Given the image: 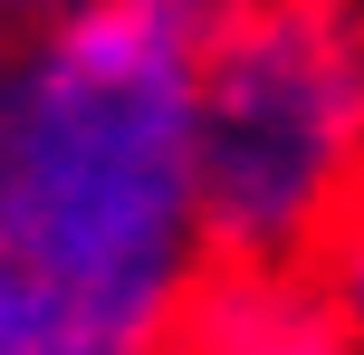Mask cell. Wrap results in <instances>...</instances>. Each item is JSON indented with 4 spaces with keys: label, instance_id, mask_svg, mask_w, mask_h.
Instances as JSON below:
<instances>
[{
    "label": "cell",
    "instance_id": "cell-1",
    "mask_svg": "<svg viewBox=\"0 0 364 355\" xmlns=\"http://www.w3.org/2000/svg\"><path fill=\"white\" fill-rule=\"evenodd\" d=\"M0 250L96 355H164L201 250V48L154 19H68L0 106Z\"/></svg>",
    "mask_w": 364,
    "mask_h": 355
},
{
    "label": "cell",
    "instance_id": "cell-2",
    "mask_svg": "<svg viewBox=\"0 0 364 355\" xmlns=\"http://www.w3.org/2000/svg\"><path fill=\"white\" fill-rule=\"evenodd\" d=\"M364 231V0H250L201 48L211 269L326 279Z\"/></svg>",
    "mask_w": 364,
    "mask_h": 355
},
{
    "label": "cell",
    "instance_id": "cell-3",
    "mask_svg": "<svg viewBox=\"0 0 364 355\" xmlns=\"http://www.w3.org/2000/svg\"><path fill=\"white\" fill-rule=\"evenodd\" d=\"M164 355H364V327L326 279L288 269H201Z\"/></svg>",
    "mask_w": 364,
    "mask_h": 355
},
{
    "label": "cell",
    "instance_id": "cell-4",
    "mask_svg": "<svg viewBox=\"0 0 364 355\" xmlns=\"http://www.w3.org/2000/svg\"><path fill=\"white\" fill-rule=\"evenodd\" d=\"M250 10V0H0V19H10L19 38L38 29H68V19H154V29L192 38V48H211L230 19Z\"/></svg>",
    "mask_w": 364,
    "mask_h": 355
},
{
    "label": "cell",
    "instance_id": "cell-5",
    "mask_svg": "<svg viewBox=\"0 0 364 355\" xmlns=\"http://www.w3.org/2000/svg\"><path fill=\"white\" fill-rule=\"evenodd\" d=\"M0 355H96L77 337V317L10 260V250H0Z\"/></svg>",
    "mask_w": 364,
    "mask_h": 355
},
{
    "label": "cell",
    "instance_id": "cell-6",
    "mask_svg": "<svg viewBox=\"0 0 364 355\" xmlns=\"http://www.w3.org/2000/svg\"><path fill=\"white\" fill-rule=\"evenodd\" d=\"M326 288H336V307H346V317L364 327V231H355L346 250H336V269H326Z\"/></svg>",
    "mask_w": 364,
    "mask_h": 355
},
{
    "label": "cell",
    "instance_id": "cell-7",
    "mask_svg": "<svg viewBox=\"0 0 364 355\" xmlns=\"http://www.w3.org/2000/svg\"><path fill=\"white\" fill-rule=\"evenodd\" d=\"M19 48H29V38H19L10 19H0V106H10V77H19Z\"/></svg>",
    "mask_w": 364,
    "mask_h": 355
}]
</instances>
